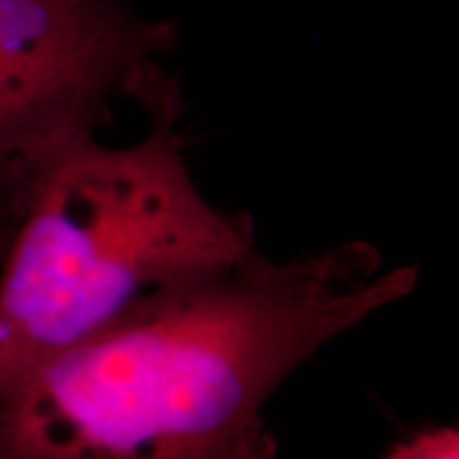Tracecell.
<instances>
[{
  "mask_svg": "<svg viewBox=\"0 0 459 459\" xmlns=\"http://www.w3.org/2000/svg\"><path fill=\"white\" fill-rule=\"evenodd\" d=\"M366 240L257 249L147 298L0 394V459H228L324 344L415 291Z\"/></svg>",
  "mask_w": 459,
  "mask_h": 459,
  "instance_id": "cell-1",
  "label": "cell"
},
{
  "mask_svg": "<svg viewBox=\"0 0 459 459\" xmlns=\"http://www.w3.org/2000/svg\"><path fill=\"white\" fill-rule=\"evenodd\" d=\"M145 130L108 145L77 132L41 160L0 257V394L147 298L255 249L245 213L194 179L183 96L156 65L130 85Z\"/></svg>",
  "mask_w": 459,
  "mask_h": 459,
  "instance_id": "cell-2",
  "label": "cell"
},
{
  "mask_svg": "<svg viewBox=\"0 0 459 459\" xmlns=\"http://www.w3.org/2000/svg\"><path fill=\"white\" fill-rule=\"evenodd\" d=\"M162 43L128 0H0V211L45 153L105 119Z\"/></svg>",
  "mask_w": 459,
  "mask_h": 459,
  "instance_id": "cell-3",
  "label": "cell"
},
{
  "mask_svg": "<svg viewBox=\"0 0 459 459\" xmlns=\"http://www.w3.org/2000/svg\"><path fill=\"white\" fill-rule=\"evenodd\" d=\"M381 459H459V432L455 426L428 428Z\"/></svg>",
  "mask_w": 459,
  "mask_h": 459,
  "instance_id": "cell-4",
  "label": "cell"
},
{
  "mask_svg": "<svg viewBox=\"0 0 459 459\" xmlns=\"http://www.w3.org/2000/svg\"><path fill=\"white\" fill-rule=\"evenodd\" d=\"M274 451H277V445H274V438L264 428L262 421L260 426H255L245 436L243 443L232 451L228 459H274Z\"/></svg>",
  "mask_w": 459,
  "mask_h": 459,
  "instance_id": "cell-5",
  "label": "cell"
},
{
  "mask_svg": "<svg viewBox=\"0 0 459 459\" xmlns=\"http://www.w3.org/2000/svg\"><path fill=\"white\" fill-rule=\"evenodd\" d=\"M9 234H11V228L7 226V223L0 221V257H3V254H4V247H7Z\"/></svg>",
  "mask_w": 459,
  "mask_h": 459,
  "instance_id": "cell-6",
  "label": "cell"
}]
</instances>
